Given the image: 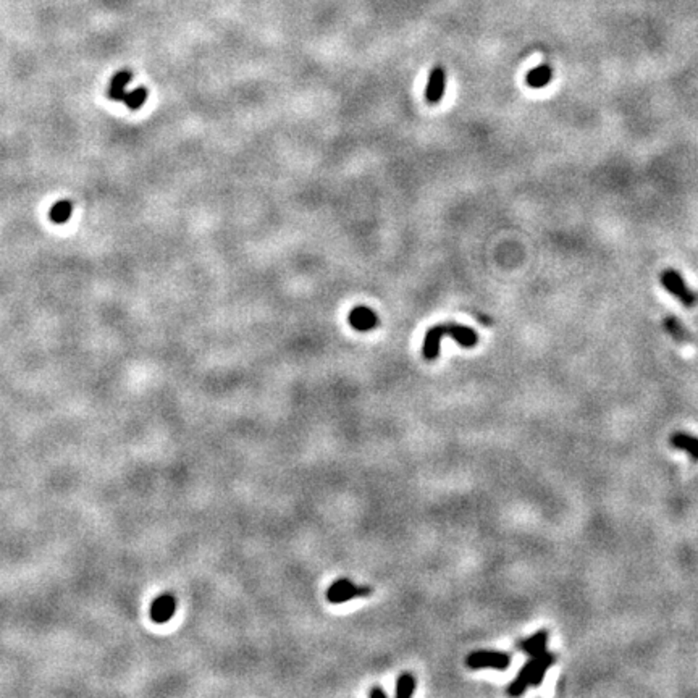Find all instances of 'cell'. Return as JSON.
I'll return each instance as SVG.
<instances>
[{"label":"cell","instance_id":"obj_17","mask_svg":"<svg viewBox=\"0 0 698 698\" xmlns=\"http://www.w3.org/2000/svg\"><path fill=\"white\" fill-rule=\"evenodd\" d=\"M555 655H550V653H543L540 659H538V664H537V669H535V673L534 676H532V680H530V685L532 687H537L540 682L543 680V678H545V673H546V669L550 668V666L555 663Z\"/></svg>","mask_w":698,"mask_h":698},{"label":"cell","instance_id":"obj_14","mask_svg":"<svg viewBox=\"0 0 698 698\" xmlns=\"http://www.w3.org/2000/svg\"><path fill=\"white\" fill-rule=\"evenodd\" d=\"M671 443H673L676 448H679V450H685L692 457H694V459H698V438H695V436L685 434H676L673 438H671Z\"/></svg>","mask_w":698,"mask_h":698},{"label":"cell","instance_id":"obj_5","mask_svg":"<svg viewBox=\"0 0 698 698\" xmlns=\"http://www.w3.org/2000/svg\"><path fill=\"white\" fill-rule=\"evenodd\" d=\"M175 611H177V598H175L173 593L165 591V593L159 595L157 598L152 601L149 615H151V619L156 622V624H167V622L173 617Z\"/></svg>","mask_w":698,"mask_h":698},{"label":"cell","instance_id":"obj_8","mask_svg":"<svg viewBox=\"0 0 698 698\" xmlns=\"http://www.w3.org/2000/svg\"><path fill=\"white\" fill-rule=\"evenodd\" d=\"M538 659H540V657H532V659H529V663H527L524 666V668L521 669V673L518 674V678H516L513 682H511V685H509V689H508V694L509 695L518 697V695H521L522 692H524L527 689V687L530 685L532 676H534L535 669H537Z\"/></svg>","mask_w":698,"mask_h":698},{"label":"cell","instance_id":"obj_10","mask_svg":"<svg viewBox=\"0 0 698 698\" xmlns=\"http://www.w3.org/2000/svg\"><path fill=\"white\" fill-rule=\"evenodd\" d=\"M551 78H553V68L548 65V63H542V65H538L537 68H534V70H530L529 73H527L525 83H527V86H530L534 89H540V88H545L546 84L551 81Z\"/></svg>","mask_w":698,"mask_h":698},{"label":"cell","instance_id":"obj_1","mask_svg":"<svg viewBox=\"0 0 698 698\" xmlns=\"http://www.w3.org/2000/svg\"><path fill=\"white\" fill-rule=\"evenodd\" d=\"M445 337L452 338L457 344H461L462 348H474V346L478 343V335L476 330H472L471 327H464V325L451 323V322L438 323L425 333L422 344V354L425 359L427 361L438 359L440 344L441 340Z\"/></svg>","mask_w":698,"mask_h":698},{"label":"cell","instance_id":"obj_12","mask_svg":"<svg viewBox=\"0 0 698 698\" xmlns=\"http://www.w3.org/2000/svg\"><path fill=\"white\" fill-rule=\"evenodd\" d=\"M73 214V202L72 201H58L54 206L51 207L49 210V220L55 225H65V223L70 220V217Z\"/></svg>","mask_w":698,"mask_h":698},{"label":"cell","instance_id":"obj_4","mask_svg":"<svg viewBox=\"0 0 698 698\" xmlns=\"http://www.w3.org/2000/svg\"><path fill=\"white\" fill-rule=\"evenodd\" d=\"M511 663V657L508 653L502 652H474L466 658V664L471 669H482V668H493V669H506Z\"/></svg>","mask_w":698,"mask_h":698},{"label":"cell","instance_id":"obj_9","mask_svg":"<svg viewBox=\"0 0 698 698\" xmlns=\"http://www.w3.org/2000/svg\"><path fill=\"white\" fill-rule=\"evenodd\" d=\"M133 81V72L130 70H120L116 72L114 76H112V81L109 84L107 95L110 100H123L126 94V86Z\"/></svg>","mask_w":698,"mask_h":698},{"label":"cell","instance_id":"obj_7","mask_svg":"<svg viewBox=\"0 0 698 698\" xmlns=\"http://www.w3.org/2000/svg\"><path fill=\"white\" fill-rule=\"evenodd\" d=\"M446 89V73L443 67H435L434 70L430 72L427 88H425V99H427L429 104H438L445 95Z\"/></svg>","mask_w":698,"mask_h":698},{"label":"cell","instance_id":"obj_6","mask_svg":"<svg viewBox=\"0 0 698 698\" xmlns=\"http://www.w3.org/2000/svg\"><path fill=\"white\" fill-rule=\"evenodd\" d=\"M348 322L351 327L358 330V332H370V330L378 327L380 318H378L375 311H372L370 307L356 306L353 311L349 312Z\"/></svg>","mask_w":698,"mask_h":698},{"label":"cell","instance_id":"obj_18","mask_svg":"<svg viewBox=\"0 0 698 698\" xmlns=\"http://www.w3.org/2000/svg\"><path fill=\"white\" fill-rule=\"evenodd\" d=\"M370 698H375V697H380V698H387V694H385V690H382L380 687H375V689H372L370 690Z\"/></svg>","mask_w":698,"mask_h":698},{"label":"cell","instance_id":"obj_16","mask_svg":"<svg viewBox=\"0 0 698 698\" xmlns=\"http://www.w3.org/2000/svg\"><path fill=\"white\" fill-rule=\"evenodd\" d=\"M415 684H417V680H415V676L414 674H411V673H403L398 678L396 692H394V695H396V698H408V697H411L414 694V690H415Z\"/></svg>","mask_w":698,"mask_h":698},{"label":"cell","instance_id":"obj_3","mask_svg":"<svg viewBox=\"0 0 698 698\" xmlns=\"http://www.w3.org/2000/svg\"><path fill=\"white\" fill-rule=\"evenodd\" d=\"M372 593L370 587H358L351 582L349 579H338L333 582L327 590V600L333 605L346 603V601L362 598V596H369Z\"/></svg>","mask_w":698,"mask_h":698},{"label":"cell","instance_id":"obj_2","mask_svg":"<svg viewBox=\"0 0 698 698\" xmlns=\"http://www.w3.org/2000/svg\"><path fill=\"white\" fill-rule=\"evenodd\" d=\"M662 285L666 291L669 293L671 296H674L682 306L685 307H694L698 301V296L694 291L687 286L685 280L682 278V275L676 269H666L662 276Z\"/></svg>","mask_w":698,"mask_h":698},{"label":"cell","instance_id":"obj_15","mask_svg":"<svg viewBox=\"0 0 698 698\" xmlns=\"http://www.w3.org/2000/svg\"><path fill=\"white\" fill-rule=\"evenodd\" d=\"M147 95H149L147 88L140 86V88L133 89L131 93H126L125 98H123V102L130 110H140V109H142V105L146 104Z\"/></svg>","mask_w":698,"mask_h":698},{"label":"cell","instance_id":"obj_13","mask_svg":"<svg viewBox=\"0 0 698 698\" xmlns=\"http://www.w3.org/2000/svg\"><path fill=\"white\" fill-rule=\"evenodd\" d=\"M664 328L668 330V333L673 337L678 343H682V344H687V343H692V337H690V333L687 332V328L684 327V325L680 323V321L678 317H674V316H668L664 318Z\"/></svg>","mask_w":698,"mask_h":698},{"label":"cell","instance_id":"obj_11","mask_svg":"<svg viewBox=\"0 0 698 698\" xmlns=\"http://www.w3.org/2000/svg\"><path fill=\"white\" fill-rule=\"evenodd\" d=\"M546 637H548L546 631H540V632H537L534 637L527 638V640H522L519 647H521V650H524V652L529 655L530 658L532 657H542V655L545 653Z\"/></svg>","mask_w":698,"mask_h":698}]
</instances>
